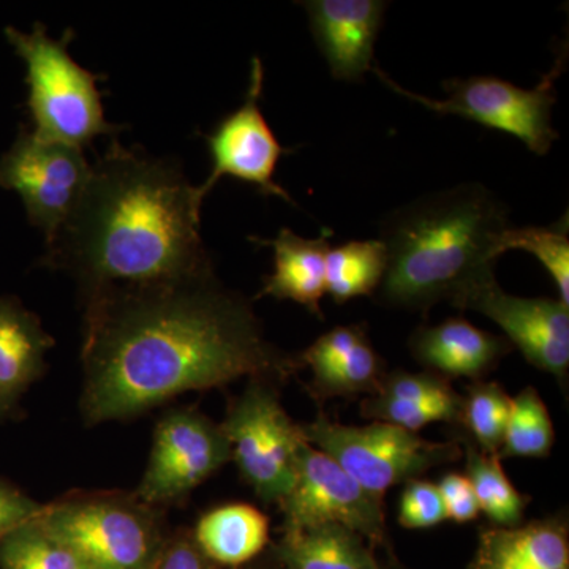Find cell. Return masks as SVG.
Segmentation results:
<instances>
[{
	"label": "cell",
	"instance_id": "cell-1",
	"mask_svg": "<svg viewBox=\"0 0 569 569\" xmlns=\"http://www.w3.org/2000/svg\"><path fill=\"white\" fill-rule=\"evenodd\" d=\"M82 305L80 413L89 427L242 377L279 383L299 366L216 274L110 284L82 296Z\"/></svg>",
	"mask_w": 569,
	"mask_h": 569
},
{
	"label": "cell",
	"instance_id": "cell-2",
	"mask_svg": "<svg viewBox=\"0 0 569 569\" xmlns=\"http://www.w3.org/2000/svg\"><path fill=\"white\" fill-rule=\"evenodd\" d=\"M203 203L181 164L114 137L39 264L77 280L81 296L216 274L201 239Z\"/></svg>",
	"mask_w": 569,
	"mask_h": 569
},
{
	"label": "cell",
	"instance_id": "cell-3",
	"mask_svg": "<svg viewBox=\"0 0 569 569\" xmlns=\"http://www.w3.org/2000/svg\"><path fill=\"white\" fill-rule=\"evenodd\" d=\"M507 204L482 183H459L426 194L380 223L378 241L387 250V271L378 301L427 312L437 302L456 301L468 287L492 276Z\"/></svg>",
	"mask_w": 569,
	"mask_h": 569
},
{
	"label": "cell",
	"instance_id": "cell-4",
	"mask_svg": "<svg viewBox=\"0 0 569 569\" xmlns=\"http://www.w3.org/2000/svg\"><path fill=\"white\" fill-rule=\"evenodd\" d=\"M10 47L26 66L28 107L32 132L84 151L99 137H118L121 127L108 122L97 77L71 58L73 31L51 39L41 22L31 32L17 28L3 31Z\"/></svg>",
	"mask_w": 569,
	"mask_h": 569
},
{
	"label": "cell",
	"instance_id": "cell-5",
	"mask_svg": "<svg viewBox=\"0 0 569 569\" xmlns=\"http://www.w3.org/2000/svg\"><path fill=\"white\" fill-rule=\"evenodd\" d=\"M40 520L89 569H151L168 537L162 509L121 490L67 493Z\"/></svg>",
	"mask_w": 569,
	"mask_h": 569
},
{
	"label": "cell",
	"instance_id": "cell-6",
	"mask_svg": "<svg viewBox=\"0 0 569 569\" xmlns=\"http://www.w3.org/2000/svg\"><path fill=\"white\" fill-rule=\"evenodd\" d=\"M567 62L568 47L565 43L552 69L535 89L518 88L512 82L492 77L451 78L443 81L447 97L437 100L407 91L380 67L373 66L372 71L392 92L422 104L427 110L460 116L467 121L512 134L531 152L546 156L553 141L559 140V132L552 127V108L557 103L556 81L567 69Z\"/></svg>",
	"mask_w": 569,
	"mask_h": 569
},
{
	"label": "cell",
	"instance_id": "cell-7",
	"mask_svg": "<svg viewBox=\"0 0 569 569\" xmlns=\"http://www.w3.org/2000/svg\"><path fill=\"white\" fill-rule=\"evenodd\" d=\"M301 430L307 443L336 460L367 492L380 498L400 482L417 479L430 468L460 456L456 443L425 440L418 433L381 421L347 426L318 415Z\"/></svg>",
	"mask_w": 569,
	"mask_h": 569
},
{
	"label": "cell",
	"instance_id": "cell-8",
	"mask_svg": "<svg viewBox=\"0 0 569 569\" xmlns=\"http://www.w3.org/2000/svg\"><path fill=\"white\" fill-rule=\"evenodd\" d=\"M220 427L230 441L231 460L254 496L279 505L293 488L306 438L280 403L276 381L250 378Z\"/></svg>",
	"mask_w": 569,
	"mask_h": 569
},
{
	"label": "cell",
	"instance_id": "cell-9",
	"mask_svg": "<svg viewBox=\"0 0 569 569\" xmlns=\"http://www.w3.org/2000/svg\"><path fill=\"white\" fill-rule=\"evenodd\" d=\"M91 168L82 149L21 129L0 157V187L20 194L29 223L48 242L80 203Z\"/></svg>",
	"mask_w": 569,
	"mask_h": 569
},
{
	"label": "cell",
	"instance_id": "cell-10",
	"mask_svg": "<svg viewBox=\"0 0 569 569\" xmlns=\"http://www.w3.org/2000/svg\"><path fill=\"white\" fill-rule=\"evenodd\" d=\"M230 460V441L220 425L192 407L173 408L157 422L134 493L160 509L179 503Z\"/></svg>",
	"mask_w": 569,
	"mask_h": 569
},
{
	"label": "cell",
	"instance_id": "cell-11",
	"mask_svg": "<svg viewBox=\"0 0 569 569\" xmlns=\"http://www.w3.org/2000/svg\"><path fill=\"white\" fill-rule=\"evenodd\" d=\"M279 507L283 530L335 523L361 535L370 546L387 541L383 498L367 492L336 460L307 441L299 449L293 488Z\"/></svg>",
	"mask_w": 569,
	"mask_h": 569
},
{
	"label": "cell",
	"instance_id": "cell-12",
	"mask_svg": "<svg viewBox=\"0 0 569 569\" xmlns=\"http://www.w3.org/2000/svg\"><path fill=\"white\" fill-rule=\"evenodd\" d=\"M263 86V62L253 58L244 103L223 118L211 133L204 134L212 170L209 178L198 186L201 200L204 201L223 176H231L250 183L264 197H277L296 206L291 194L274 179L277 164L291 149L280 144L261 111Z\"/></svg>",
	"mask_w": 569,
	"mask_h": 569
},
{
	"label": "cell",
	"instance_id": "cell-13",
	"mask_svg": "<svg viewBox=\"0 0 569 569\" xmlns=\"http://www.w3.org/2000/svg\"><path fill=\"white\" fill-rule=\"evenodd\" d=\"M451 306L490 318L531 366L560 380L567 378L569 306L560 299L508 295L492 274L468 287Z\"/></svg>",
	"mask_w": 569,
	"mask_h": 569
},
{
	"label": "cell",
	"instance_id": "cell-14",
	"mask_svg": "<svg viewBox=\"0 0 569 569\" xmlns=\"http://www.w3.org/2000/svg\"><path fill=\"white\" fill-rule=\"evenodd\" d=\"M310 31L337 81L362 82L373 54L388 2L383 0H307Z\"/></svg>",
	"mask_w": 569,
	"mask_h": 569
},
{
	"label": "cell",
	"instance_id": "cell-15",
	"mask_svg": "<svg viewBox=\"0 0 569 569\" xmlns=\"http://www.w3.org/2000/svg\"><path fill=\"white\" fill-rule=\"evenodd\" d=\"M56 340L17 296H0V422L21 417V400L47 372Z\"/></svg>",
	"mask_w": 569,
	"mask_h": 569
},
{
	"label": "cell",
	"instance_id": "cell-16",
	"mask_svg": "<svg viewBox=\"0 0 569 569\" xmlns=\"http://www.w3.org/2000/svg\"><path fill=\"white\" fill-rule=\"evenodd\" d=\"M331 231L317 239H306L282 228L276 239L249 238L258 246L274 249V272L266 276L261 296L293 301L323 320L320 301L326 293V254Z\"/></svg>",
	"mask_w": 569,
	"mask_h": 569
},
{
	"label": "cell",
	"instance_id": "cell-17",
	"mask_svg": "<svg viewBox=\"0 0 569 569\" xmlns=\"http://www.w3.org/2000/svg\"><path fill=\"white\" fill-rule=\"evenodd\" d=\"M468 569H569L567 523L548 519L489 527L479 533Z\"/></svg>",
	"mask_w": 569,
	"mask_h": 569
},
{
	"label": "cell",
	"instance_id": "cell-18",
	"mask_svg": "<svg viewBox=\"0 0 569 569\" xmlns=\"http://www.w3.org/2000/svg\"><path fill=\"white\" fill-rule=\"evenodd\" d=\"M411 353L421 365L448 377L478 378L508 353L509 343L481 331L466 318H449L422 326L410 340Z\"/></svg>",
	"mask_w": 569,
	"mask_h": 569
},
{
	"label": "cell",
	"instance_id": "cell-19",
	"mask_svg": "<svg viewBox=\"0 0 569 569\" xmlns=\"http://www.w3.org/2000/svg\"><path fill=\"white\" fill-rule=\"evenodd\" d=\"M201 552L220 568H239L257 559L269 542V520L246 503L206 512L192 530Z\"/></svg>",
	"mask_w": 569,
	"mask_h": 569
},
{
	"label": "cell",
	"instance_id": "cell-20",
	"mask_svg": "<svg viewBox=\"0 0 569 569\" xmlns=\"http://www.w3.org/2000/svg\"><path fill=\"white\" fill-rule=\"evenodd\" d=\"M272 557L282 569H381L361 535L335 523L283 530Z\"/></svg>",
	"mask_w": 569,
	"mask_h": 569
},
{
	"label": "cell",
	"instance_id": "cell-21",
	"mask_svg": "<svg viewBox=\"0 0 569 569\" xmlns=\"http://www.w3.org/2000/svg\"><path fill=\"white\" fill-rule=\"evenodd\" d=\"M387 271V250L378 239L350 241L326 254V291L337 305L378 290Z\"/></svg>",
	"mask_w": 569,
	"mask_h": 569
},
{
	"label": "cell",
	"instance_id": "cell-22",
	"mask_svg": "<svg viewBox=\"0 0 569 569\" xmlns=\"http://www.w3.org/2000/svg\"><path fill=\"white\" fill-rule=\"evenodd\" d=\"M467 478L473 486L479 511L496 527L520 526L527 498L509 481L497 455L467 447Z\"/></svg>",
	"mask_w": 569,
	"mask_h": 569
},
{
	"label": "cell",
	"instance_id": "cell-23",
	"mask_svg": "<svg viewBox=\"0 0 569 569\" xmlns=\"http://www.w3.org/2000/svg\"><path fill=\"white\" fill-rule=\"evenodd\" d=\"M556 432L548 407L535 388H523L512 399L498 458H548Z\"/></svg>",
	"mask_w": 569,
	"mask_h": 569
},
{
	"label": "cell",
	"instance_id": "cell-24",
	"mask_svg": "<svg viewBox=\"0 0 569 569\" xmlns=\"http://www.w3.org/2000/svg\"><path fill=\"white\" fill-rule=\"evenodd\" d=\"M0 569H89L47 530L40 518L18 527L0 541Z\"/></svg>",
	"mask_w": 569,
	"mask_h": 569
},
{
	"label": "cell",
	"instance_id": "cell-25",
	"mask_svg": "<svg viewBox=\"0 0 569 569\" xmlns=\"http://www.w3.org/2000/svg\"><path fill=\"white\" fill-rule=\"evenodd\" d=\"M500 254L508 250H526L538 258L552 277L560 301L569 306L568 217L552 227H509L498 242Z\"/></svg>",
	"mask_w": 569,
	"mask_h": 569
},
{
	"label": "cell",
	"instance_id": "cell-26",
	"mask_svg": "<svg viewBox=\"0 0 569 569\" xmlns=\"http://www.w3.org/2000/svg\"><path fill=\"white\" fill-rule=\"evenodd\" d=\"M512 399L501 385L477 383L468 389L462 402L463 425L482 452L497 455L503 445Z\"/></svg>",
	"mask_w": 569,
	"mask_h": 569
},
{
	"label": "cell",
	"instance_id": "cell-27",
	"mask_svg": "<svg viewBox=\"0 0 569 569\" xmlns=\"http://www.w3.org/2000/svg\"><path fill=\"white\" fill-rule=\"evenodd\" d=\"M383 359L365 336L350 351L340 356L323 372L313 376L318 391L323 396H350L373 391L383 380Z\"/></svg>",
	"mask_w": 569,
	"mask_h": 569
},
{
	"label": "cell",
	"instance_id": "cell-28",
	"mask_svg": "<svg viewBox=\"0 0 569 569\" xmlns=\"http://www.w3.org/2000/svg\"><path fill=\"white\" fill-rule=\"evenodd\" d=\"M462 402L460 397L443 400V402L407 403L373 396L365 402L362 410L367 418L402 427V429L417 433V430L432 425V422L459 421L460 415H462Z\"/></svg>",
	"mask_w": 569,
	"mask_h": 569
},
{
	"label": "cell",
	"instance_id": "cell-29",
	"mask_svg": "<svg viewBox=\"0 0 569 569\" xmlns=\"http://www.w3.org/2000/svg\"><path fill=\"white\" fill-rule=\"evenodd\" d=\"M378 397L407 403H432L458 399L447 378L437 373L396 372L383 377L377 389Z\"/></svg>",
	"mask_w": 569,
	"mask_h": 569
},
{
	"label": "cell",
	"instance_id": "cell-30",
	"mask_svg": "<svg viewBox=\"0 0 569 569\" xmlns=\"http://www.w3.org/2000/svg\"><path fill=\"white\" fill-rule=\"evenodd\" d=\"M447 520L437 485L422 479L406 482L399 503V523L403 529L426 530Z\"/></svg>",
	"mask_w": 569,
	"mask_h": 569
},
{
	"label": "cell",
	"instance_id": "cell-31",
	"mask_svg": "<svg viewBox=\"0 0 569 569\" xmlns=\"http://www.w3.org/2000/svg\"><path fill=\"white\" fill-rule=\"evenodd\" d=\"M365 336H367L365 326H337L326 335L318 337L316 342L307 348L301 355V362L309 366L313 376H317L328 369L340 356L350 351Z\"/></svg>",
	"mask_w": 569,
	"mask_h": 569
},
{
	"label": "cell",
	"instance_id": "cell-32",
	"mask_svg": "<svg viewBox=\"0 0 569 569\" xmlns=\"http://www.w3.org/2000/svg\"><path fill=\"white\" fill-rule=\"evenodd\" d=\"M151 569H222L201 552L192 530L179 529L168 533L159 557Z\"/></svg>",
	"mask_w": 569,
	"mask_h": 569
},
{
	"label": "cell",
	"instance_id": "cell-33",
	"mask_svg": "<svg viewBox=\"0 0 569 569\" xmlns=\"http://www.w3.org/2000/svg\"><path fill=\"white\" fill-rule=\"evenodd\" d=\"M43 511V503L0 478V541L18 527L39 519Z\"/></svg>",
	"mask_w": 569,
	"mask_h": 569
},
{
	"label": "cell",
	"instance_id": "cell-34",
	"mask_svg": "<svg viewBox=\"0 0 569 569\" xmlns=\"http://www.w3.org/2000/svg\"><path fill=\"white\" fill-rule=\"evenodd\" d=\"M437 488L440 490L441 500H443L447 519L462 523L470 522L481 515L473 486L467 475H445Z\"/></svg>",
	"mask_w": 569,
	"mask_h": 569
},
{
	"label": "cell",
	"instance_id": "cell-35",
	"mask_svg": "<svg viewBox=\"0 0 569 569\" xmlns=\"http://www.w3.org/2000/svg\"><path fill=\"white\" fill-rule=\"evenodd\" d=\"M249 569H282V568H280V565L277 563L274 557H272V565H271V567H254V568H249Z\"/></svg>",
	"mask_w": 569,
	"mask_h": 569
}]
</instances>
